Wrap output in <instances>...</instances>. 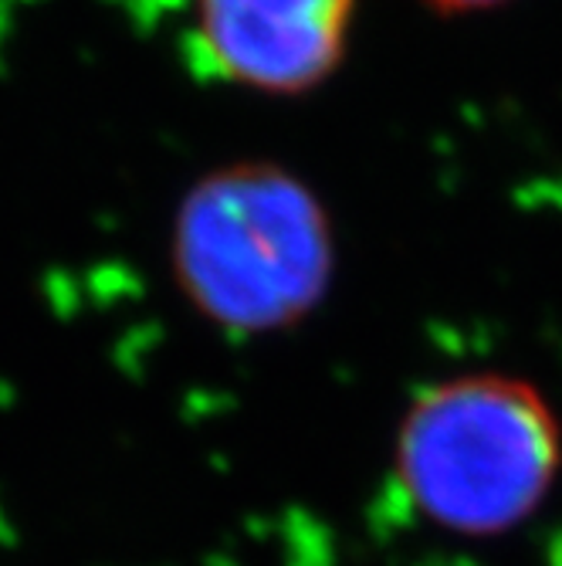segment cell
Returning a JSON list of instances; mask_svg holds the SVG:
<instances>
[{"instance_id": "6da1fadb", "label": "cell", "mask_w": 562, "mask_h": 566, "mask_svg": "<svg viewBox=\"0 0 562 566\" xmlns=\"http://www.w3.org/2000/svg\"><path fill=\"white\" fill-rule=\"evenodd\" d=\"M170 265L208 323L241 336L282 333L309 319L332 285V224L288 170L231 164L180 200Z\"/></svg>"}, {"instance_id": "3957f363", "label": "cell", "mask_w": 562, "mask_h": 566, "mask_svg": "<svg viewBox=\"0 0 562 566\" xmlns=\"http://www.w3.org/2000/svg\"><path fill=\"white\" fill-rule=\"evenodd\" d=\"M356 0H197V44L224 78L301 95L342 62Z\"/></svg>"}, {"instance_id": "7a4b0ae2", "label": "cell", "mask_w": 562, "mask_h": 566, "mask_svg": "<svg viewBox=\"0 0 562 566\" xmlns=\"http://www.w3.org/2000/svg\"><path fill=\"white\" fill-rule=\"evenodd\" d=\"M393 472L431 526L468 539L505 536L552 495L562 475V421L526 377H450L403 410Z\"/></svg>"}, {"instance_id": "277c9868", "label": "cell", "mask_w": 562, "mask_h": 566, "mask_svg": "<svg viewBox=\"0 0 562 566\" xmlns=\"http://www.w3.org/2000/svg\"><path fill=\"white\" fill-rule=\"evenodd\" d=\"M434 11L441 14H475V11H491V8H501L508 0H424Z\"/></svg>"}]
</instances>
